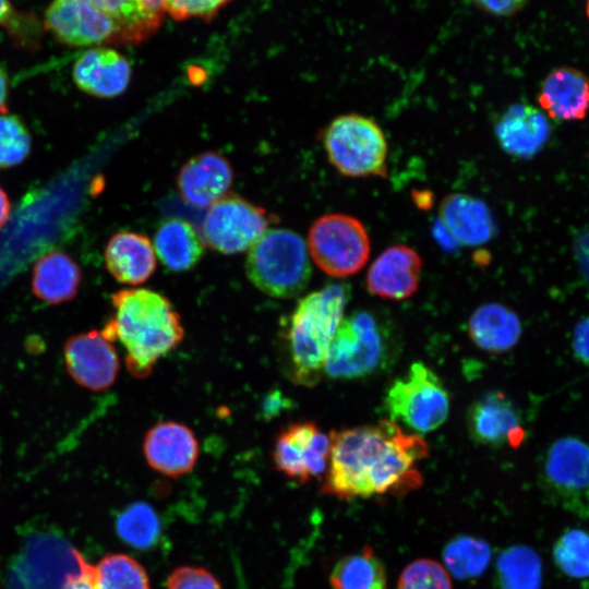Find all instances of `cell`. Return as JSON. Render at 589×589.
I'll list each match as a JSON object with an SVG mask.
<instances>
[{"instance_id": "obj_1", "label": "cell", "mask_w": 589, "mask_h": 589, "mask_svg": "<svg viewBox=\"0 0 589 589\" xmlns=\"http://www.w3.org/2000/svg\"><path fill=\"white\" fill-rule=\"evenodd\" d=\"M428 444L392 420L332 432L322 493L342 500L402 495L422 483Z\"/></svg>"}, {"instance_id": "obj_4", "label": "cell", "mask_w": 589, "mask_h": 589, "mask_svg": "<svg viewBox=\"0 0 589 589\" xmlns=\"http://www.w3.org/2000/svg\"><path fill=\"white\" fill-rule=\"evenodd\" d=\"M21 537L7 567L9 589H67L73 580L94 570L56 527L31 525Z\"/></svg>"}, {"instance_id": "obj_13", "label": "cell", "mask_w": 589, "mask_h": 589, "mask_svg": "<svg viewBox=\"0 0 589 589\" xmlns=\"http://www.w3.org/2000/svg\"><path fill=\"white\" fill-rule=\"evenodd\" d=\"M43 24L67 46L121 45L117 25L89 0H52Z\"/></svg>"}, {"instance_id": "obj_39", "label": "cell", "mask_w": 589, "mask_h": 589, "mask_svg": "<svg viewBox=\"0 0 589 589\" xmlns=\"http://www.w3.org/2000/svg\"><path fill=\"white\" fill-rule=\"evenodd\" d=\"M480 10L495 16H510L519 12L528 0H468Z\"/></svg>"}, {"instance_id": "obj_44", "label": "cell", "mask_w": 589, "mask_h": 589, "mask_svg": "<svg viewBox=\"0 0 589 589\" xmlns=\"http://www.w3.org/2000/svg\"><path fill=\"white\" fill-rule=\"evenodd\" d=\"M67 589H95L93 585V573L76 578L67 587Z\"/></svg>"}, {"instance_id": "obj_17", "label": "cell", "mask_w": 589, "mask_h": 589, "mask_svg": "<svg viewBox=\"0 0 589 589\" xmlns=\"http://www.w3.org/2000/svg\"><path fill=\"white\" fill-rule=\"evenodd\" d=\"M132 76L130 61L118 50L89 47L75 60L72 77L84 93L98 98H113L129 86Z\"/></svg>"}, {"instance_id": "obj_18", "label": "cell", "mask_w": 589, "mask_h": 589, "mask_svg": "<svg viewBox=\"0 0 589 589\" xmlns=\"http://www.w3.org/2000/svg\"><path fill=\"white\" fill-rule=\"evenodd\" d=\"M233 170L220 153L207 151L189 158L180 168L176 184L182 199L195 207H209L228 193Z\"/></svg>"}, {"instance_id": "obj_24", "label": "cell", "mask_w": 589, "mask_h": 589, "mask_svg": "<svg viewBox=\"0 0 589 589\" xmlns=\"http://www.w3.org/2000/svg\"><path fill=\"white\" fill-rule=\"evenodd\" d=\"M81 281L80 266L70 255L59 250H51L38 257L32 269L33 293L52 305L74 299Z\"/></svg>"}, {"instance_id": "obj_30", "label": "cell", "mask_w": 589, "mask_h": 589, "mask_svg": "<svg viewBox=\"0 0 589 589\" xmlns=\"http://www.w3.org/2000/svg\"><path fill=\"white\" fill-rule=\"evenodd\" d=\"M443 558L447 569L459 580L480 577L489 566L491 549L488 542L471 536H459L446 543Z\"/></svg>"}, {"instance_id": "obj_37", "label": "cell", "mask_w": 589, "mask_h": 589, "mask_svg": "<svg viewBox=\"0 0 589 589\" xmlns=\"http://www.w3.org/2000/svg\"><path fill=\"white\" fill-rule=\"evenodd\" d=\"M231 0H164L165 12L176 21H212Z\"/></svg>"}, {"instance_id": "obj_34", "label": "cell", "mask_w": 589, "mask_h": 589, "mask_svg": "<svg viewBox=\"0 0 589 589\" xmlns=\"http://www.w3.org/2000/svg\"><path fill=\"white\" fill-rule=\"evenodd\" d=\"M31 147L32 136L24 121L16 115H0V169L24 161Z\"/></svg>"}, {"instance_id": "obj_20", "label": "cell", "mask_w": 589, "mask_h": 589, "mask_svg": "<svg viewBox=\"0 0 589 589\" xmlns=\"http://www.w3.org/2000/svg\"><path fill=\"white\" fill-rule=\"evenodd\" d=\"M104 260L107 271L118 281L139 286L156 271V253L152 241L134 231H119L110 237Z\"/></svg>"}, {"instance_id": "obj_40", "label": "cell", "mask_w": 589, "mask_h": 589, "mask_svg": "<svg viewBox=\"0 0 589 589\" xmlns=\"http://www.w3.org/2000/svg\"><path fill=\"white\" fill-rule=\"evenodd\" d=\"M573 347L577 358L589 364V317L577 324L573 336Z\"/></svg>"}, {"instance_id": "obj_3", "label": "cell", "mask_w": 589, "mask_h": 589, "mask_svg": "<svg viewBox=\"0 0 589 589\" xmlns=\"http://www.w3.org/2000/svg\"><path fill=\"white\" fill-rule=\"evenodd\" d=\"M349 296L348 285L329 284L297 303L286 335L289 374L297 384L312 387L321 380Z\"/></svg>"}, {"instance_id": "obj_42", "label": "cell", "mask_w": 589, "mask_h": 589, "mask_svg": "<svg viewBox=\"0 0 589 589\" xmlns=\"http://www.w3.org/2000/svg\"><path fill=\"white\" fill-rule=\"evenodd\" d=\"M9 94V77L3 65L0 64V115L7 112V100Z\"/></svg>"}, {"instance_id": "obj_8", "label": "cell", "mask_w": 589, "mask_h": 589, "mask_svg": "<svg viewBox=\"0 0 589 589\" xmlns=\"http://www.w3.org/2000/svg\"><path fill=\"white\" fill-rule=\"evenodd\" d=\"M384 407L392 421L418 433L440 428L449 413V395L441 378L422 362H414L388 387Z\"/></svg>"}, {"instance_id": "obj_19", "label": "cell", "mask_w": 589, "mask_h": 589, "mask_svg": "<svg viewBox=\"0 0 589 589\" xmlns=\"http://www.w3.org/2000/svg\"><path fill=\"white\" fill-rule=\"evenodd\" d=\"M421 268L422 260L416 250L404 244L389 247L371 264L366 288L385 299L410 298L419 287Z\"/></svg>"}, {"instance_id": "obj_15", "label": "cell", "mask_w": 589, "mask_h": 589, "mask_svg": "<svg viewBox=\"0 0 589 589\" xmlns=\"http://www.w3.org/2000/svg\"><path fill=\"white\" fill-rule=\"evenodd\" d=\"M470 438L478 445L518 446L524 429L514 402L502 392H488L469 407L466 416Z\"/></svg>"}, {"instance_id": "obj_41", "label": "cell", "mask_w": 589, "mask_h": 589, "mask_svg": "<svg viewBox=\"0 0 589 589\" xmlns=\"http://www.w3.org/2000/svg\"><path fill=\"white\" fill-rule=\"evenodd\" d=\"M576 259L589 285V228L581 232L575 242Z\"/></svg>"}, {"instance_id": "obj_11", "label": "cell", "mask_w": 589, "mask_h": 589, "mask_svg": "<svg viewBox=\"0 0 589 589\" xmlns=\"http://www.w3.org/2000/svg\"><path fill=\"white\" fill-rule=\"evenodd\" d=\"M266 211L236 194H226L212 204L204 217L205 245L221 254L248 251L267 230Z\"/></svg>"}, {"instance_id": "obj_33", "label": "cell", "mask_w": 589, "mask_h": 589, "mask_svg": "<svg viewBox=\"0 0 589 589\" xmlns=\"http://www.w3.org/2000/svg\"><path fill=\"white\" fill-rule=\"evenodd\" d=\"M553 558L566 576L589 578V531L579 528L565 530L553 546Z\"/></svg>"}, {"instance_id": "obj_10", "label": "cell", "mask_w": 589, "mask_h": 589, "mask_svg": "<svg viewBox=\"0 0 589 589\" xmlns=\"http://www.w3.org/2000/svg\"><path fill=\"white\" fill-rule=\"evenodd\" d=\"M540 467L541 486L549 498L589 519V444L578 437H561L546 449Z\"/></svg>"}, {"instance_id": "obj_38", "label": "cell", "mask_w": 589, "mask_h": 589, "mask_svg": "<svg viewBox=\"0 0 589 589\" xmlns=\"http://www.w3.org/2000/svg\"><path fill=\"white\" fill-rule=\"evenodd\" d=\"M167 589H221L217 578L203 567L181 566L167 579Z\"/></svg>"}, {"instance_id": "obj_22", "label": "cell", "mask_w": 589, "mask_h": 589, "mask_svg": "<svg viewBox=\"0 0 589 589\" xmlns=\"http://www.w3.org/2000/svg\"><path fill=\"white\" fill-rule=\"evenodd\" d=\"M438 221L457 244L479 245L496 233L493 216L484 202L461 193L445 196Z\"/></svg>"}, {"instance_id": "obj_7", "label": "cell", "mask_w": 589, "mask_h": 589, "mask_svg": "<svg viewBox=\"0 0 589 589\" xmlns=\"http://www.w3.org/2000/svg\"><path fill=\"white\" fill-rule=\"evenodd\" d=\"M322 142L329 163L342 176H387V142L374 120L359 113L341 115L324 129Z\"/></svg>"}, {"instance_id": "obj_9", "label": "cell", "mask_w": 589, "mask_h": 589, "mask_svg": "<svg viewBox=\"0 0 589 589\" xmlns=\"http://www.w3.org/2000/svg\"><path fill=\"white\" fill-rule=\"evenodd\" d=\"M306 247L318 268L334 277L358 273L371 251L363 224L345 214H327L317 218L309 229Z\"/></svg>"}, {"instance_id": "obj_36", "label": "cell", "mask_w": 589, "mask_h": 589, "mask_svg": "<svg viewBox=\"0 0 589 589\" xmlns=\"http://www.w3.org/2000/svg\"><path fill=\"white\" fill-rule=\"evenodd\" d=\"M398 589H453L449 575L437 562L420 558L408 564L401 572Z\"/></svg>"}, {"instance_id": "obj_25", "label": "cell", "mask_w": 589, "mask_h": 589, "mask_svg": "<svg viewBox=\"0 0 589 589\" xmlns=\"http://www.w3.org/2000/svg\"><path fill=\"white\" fill-rule=\"evenodd\" d=\"M109 16L120 32L121 45H140L149 39L165 17L164 0H89Z\"/></svg>"}, {"instance_id": "obj_14", "label": "cell", "mask_w": 589, "mask_h": 589, "mask_svg": "<svg viewBox=\"0 0 589 589\" xmlns=\"http://www.w3.org/2000/svg\"><path fill=\"white\" fill-rule=\"evenodd\" d=\"M63 359L71 378L93 392L109 388L120 368L113 341L97 329L69 337L63 346Z\"/></svg>"}, {"instance_id": "obj_27", "label": "cell", "mask_w": 589, "mask_h": 589, "mask_svg": "<svg viewBox=\"0 0 589 589\" xmlns=\"http://www.w3.org/2000/svg\"><path fill=\"white\" fill-rule=\"evenodd\" d=\"M468 333L473 344L482 350L501 353L517 344L521 324L512 310L500 303H488L471 314Z\"/></svg>"}, {"instance_id": "obj_29", "label": "cell", "mask_w": 589, "mask_h": 589, "mask_svg": "<svg viewBox=\"0 0 589 589\" xmlns=\"http://www.w3.org/2000/svg\"><path fill=\"white\" fill-rule=\"evenodd\" d=\"M496 570L502 589L541 588V558L529 546L514 545L504 550L497 557Z\"/></svg>"}, {"instance_id": "obj_45", "label": "cell", "mask_w": 589, "mask_h": 589, "mask_svg": "<svg viewBox=\"0 0 589 589\" xmlns=\"http://www.w3.org/2000/svg\"><path fill=\"white\" fill-rule=\"evenodd\" d=\"M586 14H587V17L589 19V0H587L586 2Z\"/></svg>"}, {"instance_id": "obj_31", "label": "cell", "mask_w": 589, "mask_h": 589, "mask_svg": "<svg viewBox=\"0 0 589 589\" xmlns=\"http://www.w3.org/2000/svg\"><path fill=\"white\" fill-rule=\"evenodd\" d=\"M95 589H151L144 567L122 553L105 555L93 572Z\"/></svg>"}, {"instance_id": "obj_35", "label": "cell", "mask_w": 589, "mask_h": 589, "mask_svg": "<svg viewBox=\"0 0 589 589\" xmlns=\"http://www.w3.org/2000/svg\"><path fill=\"white\" fill-rule=\"evenodd\" d=\"M0 26L19 47L36 49L40 46L44 24L35 14L15 9L10 0H0Z\"/></svg>"}, {"instance_id": "obj_5", "label": "cell", "mask_w": 589, "mask_h": 589, "mask_svg": "<svg viewBox=\"0 0 589 589\" xmlns=\"http://www.w3.org/2000/svg\"><path fill=\"white\" fill-rule=\"evenodd\" d=\"M397 346L392 327L374 312L362 310L340 322L327 352L324 373L335 380H359L383 371Z\"/></svg>"}, {"instance_id": "obj_2", "label": "cell", "mask_w": 589, "mask_h": 589, "mask_svg": "<svg viewBox=\"0 0 589 589\" xmlns=\"http://www.w3.org/2000/svg\"><path fill=\"white\" fill-rule=\"evenodd\" d=\"M111 303L113 315L101 332L122 344L129 372L146 377L182 341L181 317L166 296L147 288L120 289L111 296Z\"/></svg>"}, {"instance_id": "obj_32", "label": "cell", "mask_w": 589, "mask_h": 589, "mask_svg": "<svg viewBox=\"0 0 589 589\" xmlns=\"http://www.w3.org/2000/svg\"><path fill=\"white\" fill-rule=\"evenodd\" d=\"M116 531L131 546L148 549L157 542L160 534V521L148 504L135 502L118 515Z\"/></svg>"}, {"instance_id": "obj_6", "label": "cell", "mask_w": 589, "mask_h": 589, "mask_svg": "<svg viewBox=\"0 0 589 589\" xmlns=\"http://www.w3.org/2000/svg\"><path fill=\"white\" fill-rule=\"evenodd\" d=\"M245 272L250 281L271 297H297L312 274L308 247L292 230H266L248 250Z\"/></svg>"}, {"instance_id": "obj_26", "label": "cell", "mask_w": 589, "mask_h": 589, "mask_svg": "<svg viewBox=\"0 0 589 589\" xmlns=\"http://www.w3.org/2000/svg\"><path fill=\"white\" fill-rule=\"evenodd\" d=\"M160 262L170 271L192 269L204 255L205 242L189 221L167 218L156 229L153 243Z\"/></svg>"}, {"instance_id": "obj_28", "label": "cell", "mask_w": 589, "mask_h": 589, "mask_svg": "<svg viewBox=\"0 0 589 589\" xmlns=\"http://www.w3.org/2000/svg\"><path fill=\"white\" fill-rule=\"evenodd\" d=\"M333 589H387L385 567L371 546L340 558L334 566Z\"/></svg>"}, {"instance_id": "obj_43", "label": "cell", "mask_w": 589, "mask_h": 589, "mask_svg": "<svg viewBox=\"0 0 589 589\" xmlns=\"http://www.w3.org/2000/svg\"><path fill=\"white\" fill-rule=\"evenodd\" d=\"M11 214V203L5 191L0 187V229L7 224Z\"/></svg>"}, {"instance_id": "obj_12", "label": "cell", "mask_w": 589, "mask_h": 589, "mask_svg": "<svg viewBox=\"0 0 589 589\" xmlns=\"http://www.w3.org/2000/svg\"><path fill=\"white\" fill-rule=\"evenodd\" d=\"M332 446V432L325 433L312 421L293 422L277 434L272 460L284 476L305 483L325 473Z\"/></svg>"}, {"instance_id": "obj_16", "label": "cell", "mask_w": 589, "mask_h": 589, "mask_svg": "<svg viewBox=\"0 0 589 589\" xmlns=\"http://www.w3.org/2000/svg\"><path fill=\"white\" fill-rule=\"evenodd\" d=\"M143 452L155 471L171 478L188 473L199 458V441L185 424L163 421L145 434Z\"/></svg>"}, {"instance_id": "obj_21", "label": "cell", "mask_w": 589, "mask_h": 589, "mask_svg": "<svg viewBox=\"0 0 589 589\" xmlns=\"http://www.w3.org/2000/svg\"><path fill=\"white\" fill-rule=\"evenodd\" d=\"M495 134L507 154L530 158L548 142L550 124L545 115L536 107L515 104L497 120Z\"/></svg>"}, {"instance_id": "obj_23", "label": "cell", "mask_w": 589, "mask_h": 589, "mask_svg": "<svg viewBox=\"0 0 589 589\" xmlns=\"http://www.w3.org/2000/svg\"><path fill=\"white\" fill-rule=\"evenodd\" d=\"M538 100L553 119H582L589 110V80L577 69L557 68L543 80Z\"/></svg>"}]
</instances>
